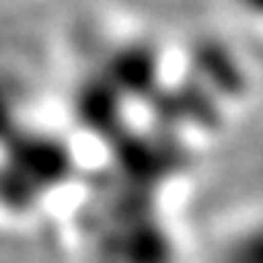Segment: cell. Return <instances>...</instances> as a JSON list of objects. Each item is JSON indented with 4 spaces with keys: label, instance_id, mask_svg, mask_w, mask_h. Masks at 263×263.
<instances>
[{
    "label": "cell",
    "instance_id": "cell-1",
    "mask_svg": "<svg viewBox=\"0 0 263 263\" xmlns=\"http://www.w3.org/2000/svg\"><path fill=\"white\" fill-rule=\"evenodd\" d=\"M223 263H263V218L247 223L229 239Z\"/></svg>",
    "mask_w": 263,
    "mask_h": 263
}]
</instances>
